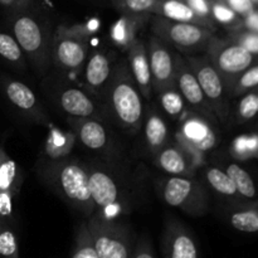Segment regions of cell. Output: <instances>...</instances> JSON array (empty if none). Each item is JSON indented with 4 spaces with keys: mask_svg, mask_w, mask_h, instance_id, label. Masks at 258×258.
Returning <instances> with one entry per match:
<instances>
[{
    "mask_svg": "<svg viewBox=\"0 0 258 258\" xmlns=\"http://www.w3.org/2000/svg\"><path fill=\"white\" fill-rule=\"evenodd\" d=\"M107 93L111 111L118 123L133 133L140 130L144 122L143 96L125 62L111 71Z\"/></svg>",
    "mask_w": 258,
    "mask_h": 258,
    "instance_id": "6da1fadb",
    "label": "cell"
},
{
    "mask_svg": "<svg viewBox=\"0 0 258 258\" xmlns=\"http://www.w3.org/2000/svg\"><path fill=\"white\" fill-rule=\"evenodd\" d=\"M12 29L18 44L33 67L38 71L47 70L50 60L52 39L48 25L28 10H24L14 14Z\"/></svg>",
    "mask_w": 258,
    "mask_h": 258,
    "instance_id": "7a4b0ae2",
    "label": "cell"
},
{
    "mask_svg": "<svg viewBox=\"0 0 258 258\" xmlns=\"http://www.w3.org/2000/svg\"><path fill=\"white\" fill-rule=\"evenodd\" d=\"M88 57L87 29L59 25L50 39V58L59 70L78 73Z\"/></svg>",
    "mask_w": 258,
    "mask_h": 258,
    "instance_id": "3957f363",
    "label": "cell"
},
{
    "mask_svg": "<svg viewBox=\"0 0 258 258\" xmlns=\"http://www.w3.org/2000/svg\"><path fill=\"white\" fill-rule=\"evenodd\" d=\"M93 246L98 258H130L131 234L122 223L93 213L87 221Z\"/></svg>",
    "mask_w": 258,
    "mask_h": 258,
    "instance_id": "277c9868",
    "label": "cell"
},
{
    "mask_svg": "<svg viewBox=\"0 0 258 258\" xmlns=\"http://www.w3.org/2000/svg\"><path fill=\"white\" fill-rule=\"evenodd\" d=\"M151 29L163 42L183 52H198L207 49L214 38L213 30L191 23L174 22L165 18L153 15Z\"/></svg>",
    "mask_w": 258,
    "mask_h": 258,
    "instance_id": "5b68a950",
    "label": "cell"
},
{
    "mask_svg": "<svg viewBox=\"0 0 258 258\" xmlns=\"http://www.w3.org/2000/svg\"><path fill=\"white\" fill-rule=\"evenodd\" d=\"M58 189L76 211L90 217L95 213V204L88 185V169L80 161H60L54 174Z\"/></svg>",
    "mask_w": 258,
    "mask_h": 258,
    "instance_id": "8992f818",
    "label": "cell"
},
{
    "mask_svg": "<svg viewBox=\"0 0 258 258\" xmlns=\"http://www.w3.org/2000/svg\"><path fill=\"white\" fill-rule=\"evenodd\" d=\"M161 197L168 206L190 216H203L209 207L206 188L191 176H170L161 185Z\"/></svg>",
    "mask_w": 258,
    "mask_h": 258,
    "instance_id": "52a82bcc",
    "label": "cell"
},
{
    "mask_svg": "<svg viewBox=\"0 0 258 258\" xmlns=\"http://www.w3.org/2000/svg\"><path fill=\"white\" fill-rule=\"evenodd\" d=\"M186 63L193 71L207 101L216 112L217 117L226 120L229 112V90L223 77L213 67L211 60L204 57H188Z\"/></svg>",
    "mask_w": 258,
    "mask_h": 258,
    "instance_id": "ba28073f",
    "label": "cell"
},
{
    "mask_svg": "<svg viewBox=\"0 0 258 258\" xmlns=\"http://www.w3.org/2000/svg\"><path fill=\"white\" fill-rule=\"evenodd\" d=\"M208 59L223 77L224 82L229 90V85L232 81L237 77L241 72L251 67L256 63V57L248 50L243 49L238 44L232 40L218 39L214 37L209 43L208 48Z\"/></svg>",
    "mask_w": 258,
    "mask_h": 258,
    "instance_id": "9c48e42d",
    "label": "cell"
},
{
    "mask_svg": "<svg viewBox=\"0 0 258 258\" xmlns=\"http://www.w3.org/2000/svg\"><path fill=\"white\" fill-rule=\"evenodd\" d=\"M176 139L179 141V146L185 151L194 165L196 156L212 151L218 144L216 131L206 116L194 113H190L184 118L176 134Z\"/></svg>",
    "mask_w": 258,
    "mask_h": 258,
    "instance_id": "30bf717a",
    "label": "cell"
},
{
    "mask_svg": "<svg viewBox=\"0 0 258 258\" xmlns=\"http://www.w3.org/2000/svg\"><path fill=\"white\" fill-rule=\"evenodd\" d=\"M88 185L91 198L97 213L113 219L121 212V190L118 184L108 171L100 166L88 168Z\"/></svg>",
    "mask_w": 258,
    "mask_h": 258,
    "instance_id": "8fae6325",
    "label": "cell"
},
{
    "mask_svg": "<svg viewBox=\"0 0 258 258\" xmlns=\"http://www.w3.org/2000/svg\"><path fill=\"white\" fill-rule=\"evenodd\" d=\"M146 52L153 91L159 93L165 88L175 86V55L171 54L166 43L154 35L149 40Z\"/></svg>",
    "mask_w": 258,
    "mask_h": 258,
    "instance_id": "7c38bea8",
    "label": "cell"
},
{
    "mask_svg": "<svg viewBox=\"0 0 258 258\" xmlns=\"http://www.w3.org/2000/svg\"><path fill=\"white\" fill-rule=\"evenodd\" d=\"M174 85L183 97L184 102L188 103L193 110L198 111L201 115L208 118L217 117L216 112L207 101L193 71L186 63L185 58L181 55H175V83Z\"/></svg>",
    "mask_w": 258,
    "mask_h": 258,
    "instance_id": "4fadbf2b",
    "label": "cell"
},
{
    "mask_svg": "<svg viewBox=\"0 0 258 258\" xmlns=\"http://www.w3.org/2000/svg\"><path fill=\"white\" fill-rule=\"evenodd\" d=\"M161 248L164 258H199L198 244L193 233L175 218L166 219Z\"/></svg>",
    "mask_w": 258,
    "mask_h": 258,
    "instance_id": "5bb4252c",
    "label": "cell"
},
{
    "mask_svg": "<svg viewBox=\"0 0 258 258\" xmlns=\"http://www.w3.org/2000/svg\"><path fill=\"white\" fill-rule=\"evenodd\" d=\"M4 91L7 98L13 106L19 108L22 112L33 117V120L38 121V122H48V116L43 111L37 96L30 90V87H28L20 81L10 80L5 83Z\"/></svg>",
    "mask_w": 258,
    "mask_h": 258,
    "instance_id": "9a60e30c",
    "label": "cell"
},
{
    "mask_svg": "<svg viewBox=\"0 0 258 258\" xmlns=\"http://www.w3.org/2000/svg\"><path fill=\"white\" fill-rule=\"evenodd\" d=\"M128 70L138 86L143 98L150 100L153 93V82H151L150 67H149L148 52L146 45L141 40H135L134 44L127 49Z\"/></svg>",
    "mask_w": 258,
    "mask_h": 258,
    "instance_id": "2e32d148",
    "label": "cell"
},
{
    "mask_svg": "<svg viewBox=\"0 0 258 258\" xmlns=\"http://www.w3.org/2000/svg\"><path fill=\"white\" fill-rule=\"evenodd\" d=\"M156 155V165L171 176H191L194 164L180 146L168 145L160 149Z\"/></svg>",
    "mask_w": 258,
    "mask_h": 258,
    "instance_id": "e0dca14e",
    "label": "cell"
},
{
    "mask_svg": "<svg viewBox=\"0 0 258 258\" xmlns=\"http://www.w3.org/2000/svg\"><path fill=\"white\" fill-rule=\"evenodd\" d=\"M75 120L71 122V125L77 140H80L85 148L101 151L108 145V134L100 121L91 120V118H75Z\"/></svg>",
    "mask_w": 258,
    "mask_h": 258,
    "instance_id": "ac0fdd59",
    "label": "cell"
},
{
    "mask_svg": "<svg viewBox=\"0 0 258 258\" xmlns=\"http://www.w3.org/2000/svg\"><path fill=\"white\" fill-rule=\"evenodd\" d=\"M150 15H134L121 13V17L111 28V40L116 47L127 50L135 40H138V32L148 20Z\"/></svg>",
    "mask_w": 258,
    "mask_h": 258,
    "instance_id": "d6986e66",
    "label": "cell"
},
{
    "mask_svg": "<svg viewBox=\"0 0 258 258\" xmlns=\"http://www.w3.org/2000/svg\"><path fill=\"white\" fill-rule=\"evenodd\" d=\"M153 15H158L174 22L198 24L211 30L216 29V24H212L196 14L184 0H160Z\"/></svg>",
    "mask_w": 258,
    "mask_h": 258,
    "instance_id": "ffe728a7",
    "label": "cell"
},
{
    "mask_svg": "<svg viewBox=\"0 0 258 258\" xmlns=\"http://www.w3.org/2000/svg\"><path fill=\"white\" fill-rule=\"evenodd\" d=\"M58 102L67 115L75 118L93 117L97 111L93 101L85 92L75 87L62 91L58 97Z\"/></svg>",
    "mask_w": 258,
    "mask_h": 258,
    "instance_id": "44dd1931",
    "label": "cell"
},
{
    "mask_svg": "<svg viewBox=\"0 0 258 258\" xmlns=\"http://www.w3.org/2000/svg\"><path fill=\"white\" fill-rule=\"evenodd\" d=\"M77 138L73 130L63 131L58 127H52L48 133L44 144V153L50 160L62 161L72 153Z\"/></svg>",
    "mask_w": 258,
    "mask_h": 258,
    "instance_id": "7402d4cb",
    "label": "cell"
},
{
    "mask_svg": "<svg viewBox=\"0 0 258 258\" xmlns=\"http://www.w3.org/2000/svg\"><path fill=\"white\" fill-rule=\"evenodd\" d=\"M144 136L148 148L154 154L158 153L163 146L166 145L169 139V128L163 116L156 110H150L144 118Z\"/></svg>",
    "mask_w": 258,
    "mask_h": 258,
    "instance_id": "603a6c76",
    "label": "cell"
},
{
    "mask_svg": "<svg viewBox=\"0 0 258 258\" xmlns=\"http://www.w3.org/2000/svg\"><path fill=\"white\" fill-rule=\"evenodd\" d=\"M111 71L112 67L107 55L101 52H95L88 58L85 67L86 83L93 91H100L108 82Z\"/></svg>",
    "mask_w": 258,
    "mask_h": 258,
    "instance_id": "cb8c5ba5",
    "label": "cell"
},
{
    "mask_svg": "<svg viewBox=\"0 0 258 258\" xmlns=\"http://www.w3.org/2000/svg\"><path fill=\"white\" fill-rule=\"evenodd\" d=\"M226 173L228 174L231 180L233 181L239 197H243L248 201L256 199V188H254L252 176L243 168H241L238 164H229L227 166Z\"/></svg>",
    "mask_w": 258,
    "mask_h": 258,
    "instance_id": "d4e9b609",
    "label": "cell"
},
{
    "mask_svg": "<svg viewBox=\"0 0 258 258\" xmlns=\"http://www.w3.org/2000/svg\"><path fill=\"white\" fill-rule=\"evenodd\" d=\"M19 183L20 179L17 164L7 155L3 148H0V188L17 194Z\"/></svg>",
    "mask_w": 258,
    "mask_h": 258,
    "instance_id": "484cf974",
    "label": "cell"
},
{
    "mask_svg": "<svg viewBox=\"0 0 258 258\" xmlns=\"http://www.w3.org/2000/svg\"><path fill=\"white\" fill-rule=\"evenodd\" d=\"M229 154L238 160H251L258 154V138L256 134L237 136L232 143Z\"/></svg>",
    "mask_w": 258,
    "mask_h": 258,
    "instance_id": "4316f807",
    "label": "cell"
},
{
    "mask_svg": "<svg viewBox=\"0 0 258 258\" xmlns=\"http://www.w3.org/2000/svg\"><path fill=\"white\" fill-rule=\"evenodd\" d=\"M206 179L208 180L209 185L217 191L228 198H237L238 193L234 186L233 181L228 176L226 171L221 170L219 168H208L206 170Z\"/></svg>",
    "mask_w": 258,
    "mask_h": 258,
    "instance_id": "83f0119b",
    "label": "cell"
},
{
    "mask_svg": "<svg viewBox=\"0 0 258 258\" xmlns=\"http://www.w3.org/2000/svg\"><path fill=\"white\" fill-rule=\"evenodd\" d=\"M0 55L10 64L23 70L25 66L24 53L17 39L8 33H0Z\"/></svg>",
    "mask_w": 258,
    "mask_h": 258,
    "instance_id": "f1b7e54d",
    "label": "cell"
},
{
    "mask_svg": "<svg viewBox=\"0 0 258 258\" xmlns=\"http://www.w3.org/2000/svg\"><path fill=\"white\" fill-rule=\"evenodd\" d=\"M211 15L216 24L222 25L226 29H228L229 32H236L242 19V17H239L237 13H234L223 3L217 2V0H212Z\"/></svg>",
    "mask_w": 258,
    "mask_h": 258,
    "instance_id": "f546056e",
    "label": "cell"
},
{
    "mask_svg": "<svg viewBox=\"0 0 258 258\" xmlns=\"http://www.w3.org/2000/svg\"><path fill=\"white\" fill-rule=\"evenodd\" d=\"M229 223L236 231L244 232V233H256L258 231V212L256 207L234 211L229 216Z\"/></svg>",
    "mask_w": 258,
    "mask_h": 258,
    "instance_id": "4dcf8cb0",
    "label": "cell"
},
{
    "mask_svg": "<svg viewBox=\"0 0 258 258\" xmlns=\"http://www.w3.org/2000/svg\"><path fill=\"white\" fill-rule=\"evenodd\" d=\"M258 85V66L254 63L251 67L239 73L229 85V95L237 97L239 95L254 90Z\"/></svg>",
    "mask_w": 258,
    "mask_h": 258,
    "instance_id": "1f68e13d",
    "label": "cell"
},
{
    "mask_svg": "<svg viewBox=\"0 0 258 258\" xmlns=\"http://www.w3.org/2000/svg\"><path fill=\"white\" fill-rule=\"evenodd\" d=\"M71 258H98L86 223L81 224L76 232L75 246Z\"/></svg>",
    "mask_w": 258,
    "mask_h": 258,
    "instance_id": "d6a6232c",
    "label": "cell"
},
{
    "mask_svg": "<svg viewBox=\"0 0 258 258\" xmlns=\"http://www.w3.org/2000/svg\"><path fill=\"white\" fill-rule=\"evenodd\" d=\"M158 95L161 107L165 111L166 115H169L173 118H179L183 115L184 100L180 96V93L178 92V90L175 88V86L160 91Z\"/></svg>",
    "mask_w": 258,
    "mask_h": 258,
    "instance_id": "836d02e7",
    "label": "cell"
},
{
    "mask_svg": "<svg viewBox=\"0 0 258 258\" xmlns=\"http://www.w3.org/2000/svg\"><path fill=\"white\" fill-rule=\"evenodd\" d=\"M160 0H113L120 13L134 15H153Z\"/></svg>",
    "mask_w": 258,
    "mask_h": 258,
    "instance_id": "e575fe53",
    "label": "cell"
},
{
    "mask_svg": "<svg viewBox=\"0 0 258 258\" xmlns=\"http://www.w3.org/2000/svg\"><path fill=\"white\" fill-rule=\"evenodd\" d=\"M258 112V95L256 88L244 93L237 106V120L238 122H246L252 120Z\"/></svg>",
    "mask_w": 258,
    "mask_h": 258,
    "instance_id": "d590c367",
    "label": "cell"
},
{
    "mask_svg": "<svg viewBox=\"0 0 258 258\" xmlns=\"http://www.w3.org/2000/svg\"><path fill=\"white\" fill-rule=\"evenodd\" d=\"M0 258H19L18 238L7 223L0 231Z\"/></svg>",
    "mask_w": 258,
    "mask_h": 258,
    "instance_id": "8d00e7d4",
    "label": "cell"
},
{
    "mask_svg": "<svg viewBox=\"0 0 258 258\" xmlns=\"http://www.w3.org/2000/svg\"><path fill=\"white\" fill-rule=\"evenodd\" d=\"M228 39L238 44L243 49L248 50L253 55H257L258 33L248 32V30H236V32H229Z\"/></svg>",
    "mask_w": 258,
    "mask_h": 258,
    "instance_id": "74e56055",
    "label": "cell"
},
{
    "mask_svg": "<svg viewBox=\"0 0 258 258\" xmlns=\"http://www.w3.org/2000/svg\"><path fill=\"white\" fill-rule=\"evenodd\" d=\"M184 2L188 4V7L193 10L196 14H198L199 17L203 18L207 22L212 23V24H216L212 19L211 15V3L212 0H184Z\"/></svg>",
    "mask_w": 258,
    "mask_h": 258,
    "instance_id": "f35d334b",
    "label": "cell"
},
{
    "mask_svg": "<svg viewBox=\"0 0 258 258\" xmlns=\"http://www.w3.org/2000/svg\"><path fill=\"white\" fill-rule=\"evenodd\" d=\"M217 2L223 3L229 9L237 13L239 17H244V15L249 14V13L257 9V7L251 0H217Z\"/></svg>",
    "mask_w": 258,
    "mask_h": 258,
    "instance_id": "ab89813d",
    "label": "cell"
},
{
    "mask_svg": "<svg viewBox=\"0 0 258 258\" xmlns=\"http://www.w3.org/2000/svg\"><path fill=\"white\" fill-rule=\"evenodd\" d=\"M13 197L12 191L0 188V217L5 221L13 217Z\"/></svg>",
    "mask_w": 258,
    "mask_h": 258,
    "instance_id": "60d3db41",
    "label": "cell"
},
{
    "mask_svg": "<svg viewBox=\"0 0 258 258\" xmlns=\"http://www.w3.org/2000/svg\"><path fill=\"white\" fill-rule=\"evenodd\" d=\"M130 258H155L151 242L148 237L143 236L139 239L135 249H134V252H131Z\"/></svg>",
    "mask_w": 258,
    "mask_h": 258,
    "instance_id": "b9f144b4",
    "label": "cell"
},
{
    "mask_svg": "<svg viewBox=\"0 0 258 258\" xmlns=\"http://www.w3.org/2000/svg\"><path fill=\"white\" fill-rule=\"evenodd\" d=\"M237 30H248V32L258 33V12L257 9L249 14L242 17L241 23Z\"/></svg>",
    "mask_w": 258,
    "mask_h": 258,
    "instance_id": "7bdbcfd3",
    "label": "cell"
},
{
    "mask_svg": "<svg viewBox=\"0 0 258 258\" xmlns=\"http://www.w3.org/2000/svg\"><path fill=\"white\" fill-rule=\"evenodd\" d=\"M33 4V0H0V5L8 8L13 13H20L27 10Z\"/></svg>",
    "mask_w": 258,
    "mask_h": 258,
    "instance_id": "ee69618b",
    "label": "cell"
},
{
    "mask_svg": "<svg viewBox=\"0 0 258 258\" xmlns=\"http://www.w3.org/2000/svg\"><path fill=\"white\" fill-rule=\"evenodd\" d=\"M3 226H4V222H3V219H2V217H0V231H2V228H3Z\"/></svg>",
    "mask_w": 258,
    "mask_h": 258,
    "instance_id": "f6af8a7d",
    "label": "cell"
},
{
    "mask_svg": "<svg viewBox=\"0 0 258 258\" xmlns=\"http://www.w3.org/2000/svg\"><path fill=\"white\" fill-rule=\"evenodd\" d=\"M251 2H252V3H253V4H254V5H256V7H257V5H258V0H251Z\"/></svg>",
    "mask_w": 258,
    "mask_h": 258,
    "instance_id": "bcb514c9",
    "label": "cell"
}]
</instances>
